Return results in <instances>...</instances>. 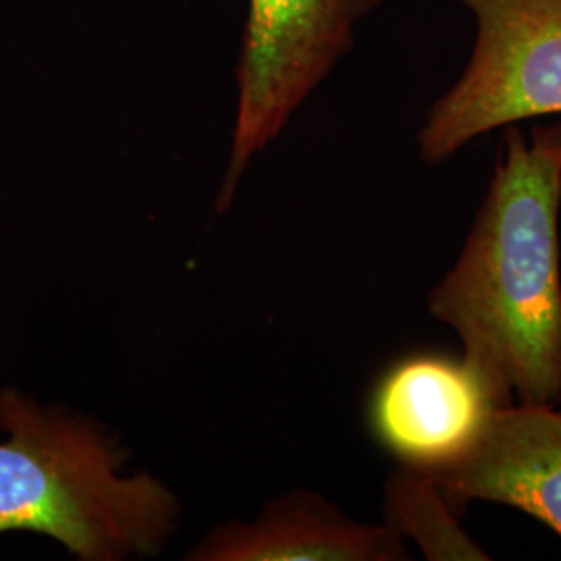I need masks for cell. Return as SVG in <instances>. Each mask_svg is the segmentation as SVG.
<instances>
[{
  "label": "cell",
  "mask_w": 561,
  "mask_h": 561,
  "mask_svg": "<svg viewBox=\"0 0 561 561\" xmlns=\"http://www.w3.org/2000/svg\"><path fill=\"white\" fill-rule=\"evenodd\" d=\"M561 123L505 127L460 256L428 296L463 358L520 403L561 400Z\"/></svg>",
  "instance_id": "1"
},
{
  "label": "cell",
  "mask_w": 561,
  "mask_h": 561,
  "mask_svg": "<svg viewBox=\"0 0 561 561\" xmlns=\"http://www.w3.org/2000/svg\"><path fill=\"white\" fill-rule=\"evenodd\" d=\"M0 537L32 533L81 561L154 556L178 500L150 474L119 479L127 454L96 422L0 389Z\"/></svg>",
  "instance_id": "2"
},
{
  "label": "cell",
  "mask_w": 561,
  "mask_h": 561,
  "mask_svg": "<svg viewBox=\"0 0 561 561\" xmlns=\"http://www.w3.org/2000/svg\"><path fill=\"white\" fill-rule=\"evenodd\" d=\"M460 2L474 20V46L424 117L426 164L449 161L489 131L561 115V0Z\"/></svg>",
  "instance_id": "3"
},
{
  "label": "cell",
  "mask_w": 561,
  "mask_h": 561,
  "mask_svg": "<svg viewBox=\"0 0 561 561\" xmlns=\"http://www.w3.org/2000/svg\"><path fill=\"white\" fill-rule=\"evenodd\" d=\"M381 0H250L238 67V119L217 208L227 210L250 159L354 46Z\"/></svg>",
  "instance_id": "4"
},
{
  "label": "cell",
  "mask_w": 561,
  "mask_h": 561,
  "mask_svg": "<svg viewBox=\"0 0 561 561\" xmlns=\"http://www.w3.org/2000/svg\"><path fill=\"white\" fill-rule=\"evenodd\" d=\"M505 403L512 398L472 362L412 354L382 370L366 421L400 466L433 472L460 460Z\"/></svg>",
  "instance_id": "5"
},
{
  "label": "cell",
  "mask_w": 561,
  "mask_h": 561,
  "mask_svg": "<svg viewBox=\"0 0 561 561\" xmlns=\"http://www.w3.org/2000/svg\"><path fill=\"white\" fill-rule=\"evenodd\" d=\"M428 474L460 510L470 502L510 505L561 539V412L553 405L505 403L460 460Z\"/></svg>",
  "instance_id": "6"
},
{
  "label": "cell",
  "mask_w": 561,
  "mask_h": 561,
  "mask_svg": "<svg viewBox=\"0 0 561 561\" xmlns=\"http://www.w3.org/2000/svg\"><path fill=\"white\" fill-rule=\"evenodd\" d=\"M187 560L396 561L408 560L391 526H364L312 493H294L266 507L256 524H227Z\"/></svg>",
  "instance_id": "7"
},
{
  "label": "cell",
  "mask_w": 561,
  "mask_h": 561,
  "mask_svg": "<svg viewBox=\"0 0 561 561\" xmlns=\"http://www.w3.org/2000/svg\"><path fill=\"white\" fill-rule=\"evenodd\" d=\"M461 510L428 472L400 466L385 484V516L431 561H486L491 556L461 526Z\"/></svg>",
  "instance_id": "8"
}]
</instances>
